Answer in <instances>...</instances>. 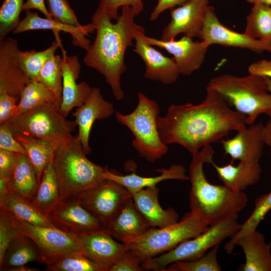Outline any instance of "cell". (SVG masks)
Masks as SVG:
<instances>
[{
    "label": "cell",
    "mask_w": 271,
    "mask_h": 271,
    "mask_svg": "<svg viewBox=\"0 0 271 271\" xmlns=\"http://www.w3.org/2000/svg\"><path fill=\"white\" fill-rule=\"evenodd\" d=\"M34 261L44 263L37 245L30 238L20 233L9 244L0 262V270H9L13 267Z\"/></svg>",
    "instance_id": "29"
},
{
    "label": "cell",
    "mask_w": 271,
    "mask_h": 271,
    "mask_svg": "<svg viewBox=\"0 0 271 271\" xmlns=\"http://www.w3.org/2000/svg\"><path fill=\"white\" fill-rule=\"evenodd\" d=\"M239 246L245 256L243 271H271V242L266 243L263 234L255 230L238 238L235 246Z\"/></svg>",
    "instance_id": "25"
},
{
    "label": "cell",
    "mask_w": 271,
    "mask_h": 271,
    "mask_svg": "<svg viewBox=\"0 0 271 271\" xmlns=\"http://www.w3.org/2000/svg\"><path fill=\"white\" fill-rule=\"evenodd\" d=\"M19 99L6 93H0V125L7 123L17 114Z\"/></svg>",
    "instance_id": "46"
},
{
    "label": "cell",
    "mask_w": 271,
    "mask_h": 271,
    "mask_svg": "<svg viewBox=\"0 0 271 271\" xmlns=\"http://www.w3.org/2000/svg\"><path fill=\"white\" fill-rule=\"evenodd\" d=\"M39 187L35 169L27 155L17 153L16 163L10 187L33 200Z\"/></svg>",
    "instance_id": "31"
},
{
    "label": "cell",
    "mask_w": 271,
    "mask_h": 271,
    "mask_svg": "<svg viewBox=\"0 0 271 271\" xmlns=\"http://www.w3.org/2000/svg\"><path fill=\"white\" fill-rule=\"evenodd\" d=\"M14 136H26L46 141L55 149L70 140L77 126L69 120L60 107L46 103L14 116L8 122Z\"/></svg>",
    "instance_id": "6"
},
{
    "label": "cell",
    "mask_w": 271,
    "mask_h": 271,
    "mask_svg": "<svg viewBox=\"0 0 271 271\" xmlns=\"http://www.w3.org/2000/svg\"><path fill=\"white\" fill-rule=\"evenodd\" d=\"M209 225L199 212L190 210L177 222L163 228L151 227L144 234L125 244L142 263L197 236Z\"/></svg>",
    "instance_id": "7"
},
{
    "label": "cell",
    "mask_w": 271,
    "mask_h": 271,
    "mask_svg": "<svg viewBox=\"0 0 271 271\" xmlns=\"http://www.w3.org/2000/svg\"><path fill=\"white\" fill-rule=\"evenodd\" d=\"M211 164L223 185L235 192H243L247 187L257 184L260 180L262 169L259 163L253 164L240 161L236 166L229 164L219 166L213 160Z\"/></svg>",
    "instance_id": "27"
},
{
    "label": "cell",
    "mask_w": 271,
    "mask_h": 271,
    "mask_svg": "<svg viewBox=\"0 0 271 271\" xmlns=\"http://www.w3.org/2000/svg\"><path fill=\"white\" fill-rule=\"evenodd\" d=\"M249 74L271 79V60L261 59L251 63L248 68Z\"/></svg>",
    "instance_id": "48"
},
{
    "label": "cell",
    "mask_w": 271,
    "mask_h": 271,
    "mask_svg": "<svg viewBox=\"0 0 271 271\" xmlns=\"http://www.w3.org/2000/svg\"><path fill=\"white\" fill-rule=\"evenodd\" d=\"M200 104H172L157 123L160 136L167 145L177 144L191 154L220 142L232 130L245 127L246 117L229 107L222 96L206 88Z\"/></svg>",
    "instance_id": "1"
},
{
    "label": "cell",
    "mask_w": 271,
    "mask_h": 271,
    "mask_svg": "<svg viewBox=\"0 0 271 271\" xmlns=\"http://www.w3.org/2000/svg\"><path fill=\"white\" fill-rule=\"evenodd\" d=\"M144 38L150 45L165 49L172 54L180 75H190L200 68L211 46L206 41H194L185 35L178 40L163 41L146 35Z\"/></svg>",
    "instance_id": "13"
},
{
    "label": "cell",
    "mask_w": 271,
    "mask_h": 271,
    "mask_svg": "<svg viewBox=\"0 0 271 271\" xmlns=\"http://www.w3.org/2000/svg\"><path fill=\"white\" fill-rule=\"evenodd\" d=\"M206 88L218 92L229 105L245 116L248 125L254 123L259 115L271 112V93L262 76L221 74L211 78Z\"/></svg>",
    "instance_id": "5"
},
{
    "label": "cell",
    "mask_w": 271,
    "mask_h": 271,
    "mask_svg": "<svg viewBox=\"0 0 271 271\" xmlns=\"http://www.w3.org/2000/svg\"><path fill=\"white\" fill-rule=\"evenodd\" d=\"M238 214L228 216L210 224L197 236L185 240L173 249L148 259L142 263L144 270L166 271L167 266L178 261L192 260L204 255L208 250L239 230Z\"/></svg>",
    "instance_id": "9"
},
{
    "label": "cell",
    "mask_w": 271,
    "mask_h": 271,
    "mask_svg": "<svg viewBox=\"0 0 271 271\" xmlns=\"http://www.w3.org/2000/svg\"><path fill=\"white\" fill-rule=\"evenodd\" d=\"M51 17L64 24L81 27L74 12L67 0H46Z\"/></svg>",
    "instance_id": "41"
},
{
    "label": "cell",
    "mask_w": 271,
    "mask_h": 271,
    "mask_svg": "<svg viewBox=\"0 0 271 271\" xmlns=\"http://www.w3.org/2000/svg\"><path fill=\"white\" fill-rule=\"evenodd\" d=\"M15 137L25 149L32 163L39 185L46 166L54 156L55 149L49 143L37 139L20 136Z\"/></svg>",
    "instance_id": "33"
},
{
    "label": "cell",
    "mask_w": 271,
    "mask_h": 271,
    "mask_svg": "<svg viewBox=\"0 0 271 271\" xmlns=\"http://www.w3.org/2000/svg\"><path fill=\"white\" fill-rule=\"evenodd\" d=\"M220 244H217L202 256L192 260L178 261L169 265L166 271H220L217 259Z\"/></svg>",
    "instance_id": "39"
},
{
    "label": "cell",
    "mask_w": 271,
    "mask_h": 271,
    "mask_svg": "<svg viewBox=\"0 0 271 271\" xmlns=\"http://www.w3.org/2000/svg\"><path fill=\"white\" fill-rule=\"evenodd\" d=\"M46 103L55 104L60 107L57 97L51 90L38 81L31 80L21 94L17 114Z\"/></svg>",
    "instance_id": "34"
},
{
    "label": "cell",
    "mask_w": 271,
    "mask_h": 271,
    "mask_svg": "<svg viewBox=\"0 0 271 271\" xmlns=\"http://www.w3.org/2000/svg\"><path fill=\"white\" fill-rule=\"evenodd\" d=\"M61 57L55 55L42 68L38 80L55 95L61 105L62 99V70Z\"/></svg>",
    "instance_id": "38"
},
{
    "label": "cell",
    "mask_w": 271,
    "mask_h": 271,
    "mask_svg": "<svg viewBox=\"0 0 271 271\" xmlns=\"http://www.w3.org/2000/svg\"><path fill=\"white\" fill-rule=\"evenodd\" d=\"M209 0H190L171 10V20L163 30V41L174 40L180 34L191 38L201 37Z\"/></svg>",
    "instance_id": "14"
},
{
    "label": "cell",
    "mask_w": 271,
    "mask_h": 271,
    "mask_svg": "<svg viewBox=\"0 0 271 271\" xmlns=\"http://www.w3.org/2000/svg\"><path fill=\"white\" fill-rule=\"evenodd\" d=\"M263 138L265 145L269 148L271 154V118L263 125Z\"/></svg>",
    "instance_id": "51"
},
{
    "label": "cell",
    "mask_w": 271,
    "mask_h": 271,
    "mask_svg": "<svg viewBox=\"0 0 271 271\" xmlns=\"http://www.w3.org/2000/svg\"><path fill=\"white\" fill-rule=\"evenodd\" d=\"M24 0H3L0 9V40L7 37L19 25Z\"/></svg>",
    "instance_id": "40"
},
{
    "label": "cell",
    "mask_w": 271,
    "mask_h": 271,
    "mask_svg": "<svg viewBox=\"0 0 271 271\" xmlns=\"http://www.w3.org/2000/svg\"><path fill=\"white\" fill-rule=\"evenodd\" d=\"M0 149L27 155L25 149L16 139L7 122L0 125Z\"/></svg>",
    "instance_id": "45"
},
{
    "label": "cell",
    "mask_w": 271,
    "mask_h": 271,
    "mask_svg": "<svg viewBox=\"0 0 271 271\" xmlns=\"http://www.w3.org/2000/svg\"><path fill=\"white\" fill-rule=\"evenodd\" d=\"M16 159L17 153L0 149V179H12Z\"/></svg>",
    "instance_id": "47"
},
{
    "label": "cell",
    "mask_w": 271,
    "mask_h": 271,
    "mask_svg": "<svg viewBox=\"0 0 271 271\" xmlns=\"http://www.w3.org/2000/svg\"><path fill=\"white\" fill-rule=\"evenodd\" d=\"M15 226L37 245L47 265L73 252L80 251L74 232L56 226L33 225L23 221L11 213Z\"/></svg>",
    "instance_id": "10"
},
{
    "label": "cell",
    "mask_w": 271,
    "mask_h": 271,
    "mask_svg": "<svg viewBox=\"0 0 271 271\" xmlns=\"http://www.w3.org/2000/svg\"><path fill=\"white\" fill-rule=\"evenodd\" d=\"M159 190L156 186L145 188L132 194L138 210L152 228H163L178 221L179 216L172 208L163 209L160 205Z\"/></svg>",
    "instance_id": "24"
},
{
    "label": "cell",
    "mask_w": 271,
    "mask_h": 271,
    "mask_svg": "<svg viewBox=\"0 0 271 271\" xmlns=\"http://www.w3.org/2000/svg\"><path fill=\"white\" fill-rule=\"evenodd\" d=\"M48 218L55 226L72 232L103 228L99 220L77 197L61 201Z\"/></svg>",
    "instance_id": "20"
},
{
    "label": "cell",
    "mask_w": 271,
    "mask_h": 271,
    "mask_svg": "<svg viewBox=\"0 0 271 271\" xmlns=\"http://www.w3.org/2000/svg\"><path fill=\"white\" fill-rule=\"evenodd\" d=\"M114 112L113 104L103 98L100 88L92 87L83 104L72 113L78 127L77 136L86 155L91 152L89 140L94 122L109 117Z\"/></svg>",
    "instance_id": "18"
},
{
    "label": "cell",
    "mask_w": 271,
    "mask_h": 271,
    "mask_svg": "<svg viewBox=\"0 0 271 271\" xmlns=\"http://www.w3.org/2000/svg\"><path fill=\"white\" fill-rule=\"evenodd\" d=\"M46 268L50 271H108L106 267L94 261L81 251L63 256L47 265Z\"/></svg>",
    "instance_id": "37"
},
{
    "label": "cell",
    "mask_w": 271,
    "mask_h": 271,
    "mask_svg": "<svg viewBox=\"0 0 271 271\" xmlns=\"http://www.w3.org/2000/svg\"><path fill=\"white\" fill-rule=\"evenodd\" d=\"M138 105L132 112L123 114L115 111V116L120 124L127 127L132 133L134 139L131 146L139 156L154 163L168 151V145L161 139L157 126L160 106L142 92H138Z\"/></svg>",
    "instance_id": "8"
},
{
    "label": "cell",
    "mask_w": 271,
    "mask_h": 271,
    "mask_svg": "<svg viewBox=\"0 0 271 271\" xmlns=\"http://www.w3.org/2000/svg\"><path fill=\"white\" fill-rule=\"evenodd\" d=\"M0 208L28 223L39 226H55L40 212L32 200L12 189L0 196Z\"/></svg>",
    "instance_id": "28"
},
{
    "label": "cell",
    "mask_w": 271,
    "mask_h": 271,
    "mask_svg": "<svg viewBox=\"0 0 271 271\" xmlns=\"http://www.w3.org/2000/svg\"><path fill=\"white\" fill-rule=\"evenodd\" d=\"M136 14L129 6L121 7V14L113 23L106 13L98 8L91 18L96 31L92 43L86 50L84 64L101 74L117 100L124 98L121 76L126 70L124 55L132 45L138 31L142 27L134 21Z\"/></svg>",
    "instance_id": "2"
},
{
    "label": "cell",
    "mask_w": 271,
    "mask_h": 271,
    "mask_svg": "<svg viewBox=\"0 0 271 271\" xmlns=\"http://www.w3.org/2000/svg\"><path fill=\"white\" fill-rule=\"evenodd\" d=\"M243 33L253 39L271 43V6L253 4L246 17Z\"/></svg>",
    "instance_id": "32"
},
{
    "label": "cell",
    "mask_w": 271,
    "mask_h": 271,
    "mask_svg": "<svg viewBox=\"0 0 271 271\" xmlns=\"http://www.w3.org/2000/svg\"><path fill=\"white\" fill-rule=\"evenodd\" d=\"M271 210V191L261 195L255 201L254 208L250 216L241 224L238 231L230 237L229 241L224 246V248L228 254H231L235 248V242L240 236L256 230L261 221L267 213Z\"/></svg>",
    "instance_id": "36"
},
{
    "label": "cell",
    "mask_w": 271,
    "mask_h": 271,
    "mask_svg": "<svg viewBox=\"0 0 271 271\" xmlns=\"http://www.w3.org/2000/svg\"><path fill=\"white\" fill-rule=\"evenodd\" d=\"M131 196V194L120 184L104 179L77 198L99 220L102 227L106 229L121 207Z\"/></svg>",
    "instance_id": "11"
},
{
    "label": "cell",
    "mask_w": 271,
    "mask_h": 271,
    "mask_svg": "<svg viewBox=\"0 0 271 271\" xmlns=\"http://www.w3.org/2000/svg\"><path fill=\"white\" fill-rule=\"evenodd\" d=\"M151 228L131 197L124 202L106 229L115 239L126 243L144 234Z\"/></svg>",
    "instance_id": "23"
},
{
    "label": "cell",
    "mask_w": 271,
    "mask_h": 271,
    "mask_svg": "<svg viewBox=\"0 0 271 271\" xmlns=\"http://www.w3.org/2000/svg\"><path fill=\"white\" fill-rule=\"evenodd\" d=\"M61 64L62 70V99L60 109L67 117L74 108L82 106L89 94L92 87L86 82L77 83L81 66L79 58L75 55L69 56L62 50Z\"/></svg>",
    "instance_id": "21"
},
{
    "label": "cell",
    "mask_w": 271,
    "mask_h": 271,
    "mask_svg": "<svg viewBox=\"0 0 271 271\" xmlns=\"http://www.w3.org/2000/svg\"><path fill=\"white\" fill-rule=\"evenodd\" d=\"M140 259L128 249L125 250L109 268L108 271H141Z\"/></svg>",
    "instance_id": "44"
},
{
    "label": "cell",
    "mask_w": 271,
    "mask_h": 271,
    "mask_svg": "<svg viewBox=\"0 0 271 271\" xmlns=\"http://www.w3.org/2000/svg\"><path fill=\"white\" fill-rule=\"evenodd\" d=\"M200 38L210 45L218 44L247 49L258 54L264 52L271 53V43L253 39L243 33L227 28L219 21L213 7L209 5L206 10Z\"/></svg>",
    "instance_id": "12"
},
{
    "label": "cell",
    "mask_w": 271,
    "mask_h": 271,
    "mask_svg": "<svg viewBox=\"0 0 271 271\" xmlns=\"http://www.w3.org/2000/svg\"><path fill=\"white\" fill-rule=\"evenodd\" d=\"M77 136L56 150L53 166L62 200L77 197L104 179L106 168L90 161Z\"/></svg>",
    "instance_id": "4"
},
{
    "label": "cell",
    "mask_w": 271,
    "mask_h": 271,
    "mask_svg": "<svg viewBox=\"0 0 271 271\" xmlns=\"http://www.w3.org/2000/svg\"><path fill=\"white\" fill-rule=\"evenodd\" d=\"M248 3L252 4H261L271 6V0H246Z\"/></svg>",
    "instance_id": "53"
},
{
    "label": "cell",
    "mask_w": 271,
    "mask_h": 271,
    "mask_svg": "<svg viewBox=\"0 0 271 271\" xmlns=\"http://www.w3.org/2000/svg\"><path fill=\"white\" fill-rule=\"evenodd\" d=\"M161 175L155 177H144L136 173L121 175L111 172L106 168L104 179L112 180L125 188L131 195L146 187L156 186L159 183L167 180H179L188 181L189 176L186 174V169L181 164H172L167 168H161L156 170Z\"/></svg>",
    "instance_id": "26"
},
{
    "label": "cell",
    "mask_w": 271,
    "mask_h": 271,
    "mask_svg": "<svg viewBox=\"0 0 271 271\" xmlns=\"http://www.w3.org/2000/svg\"><path fill=\"white\" fill-rule=\"evenodd\" d=\"M58 47L64 49L62 44L57 40L46 49L37 51L35 50L18 51L20 63L31 80H37L40 72L46 63L55 55Z\"/></svg>",
    "instance_id": "35"
},
{
    "label": "cell",
    "mask_w": 271,
    "mask_h": 271,
    "mask_svg": "<svg viewBox=\"0 0 271 271\" xmlns=\"http://www.w3.org/2000/svg\"><path fill=\"white\" fill-rule=\"evenodd\" d=\"M53 159L54 157L46 166L37 192L32 200L36 207L47 217L62 201L53 166Z\"/></svg>",
    "instance_id": "30"
},
{
    "label": "cell",
    "mask_w": 271,
    "mask_h": 271,
    "mask_svg": "<svg viewBox=\"0 0 271 271\" xmlns=\"http://www.w3.org/2000/svg\"><path fill=\"white\" fill-rule=\"evenodd\" d=\"M263 125L261 122L254 123L237 131L231 139H222L219 142L225 154L230 156L232 161L238 160L246 163H259L265 145Z\"/></svg>",
    "instance_id": "19"
},
{
    "label": "cell",
    "mask_w": 271,
    "mask_h": 271,
    "mask_svg": "<svg viewBox=\"0 0 271 271\" xmlns=\"http://www.w3.org/2000/svg\"><path fill=\"white\" fill-rule=\"evenodd\" d=\"M39 270L38 268L29 267L25 265L13 267L9 269V271H36Z\"/></svg>",
    "instance_id": "52"
},
{
    "label": "cell",
    "mask_w": 271,
    "mask_h": 271,
    "mask_svg": "<svg viewBox=\"0 0 271 271\" xmlns=\"http://www.w3.org/2000/svg\"><path fill=\"white\" fill-rule=\"evenodd\" d=\"M37 10L42 13L46 18L53 20L51 17L45 3V0H27L24 3L23 10L25 12Z\"/></svg>",
    "instance_id": "50"
},
{
    "label": "cell",
    "mask_w": 271,
    "mask_h": 271,
    "mask_svg": "<svg viewBox=\"0 0 271 271\" xmlns=\"http://www.w3.org/2000/svg\"><path fill=\"white\" fill-rule=\"evenodd\" d=\"M124 6L131 7L136 16L140 15L144 8L142 0H99L98 7L104 11L112 20L116 21L119 16L118 9Z\"/></svg>",
    "instance_id": "43"
},
{
    "label": "cell",
    "mask_w": 271,
    "mask_h": 271,
    "mask_svg": "<svg viewBox=\"0 0 271 271\" xmlns=\"http://www.w3.org/2000/svg\"><path fill=\"white\" fill-rule=\"evenodd\" d=\"M189 166L191 182L190 207L196 210L209 225L233 214H238L246 205L247 197L243 192L233 191L224 185L210 183L203 171L204 163L213 160L210 145L191 154Z\"/></svg>",
    "instance_id": "3"
},
{
    "label": "cell",
    "mask_w": 271,
    "mask_h": 271,
    "mask_svg": "<svg viewBox=\"0 0 271 271\" xmlns=\"http://www.w3.org/2000/svg\"><path fill=\"white\" fill-rule=\"evenodd\" d=\"M0 208L1 262L10 243L21 232L14 225L10 212Z\"/></svg>",
    "instance_id": "42"
},
{
    "label": "cell",
    "mask_w": 271,
    "mask_h": 271,
    "mask_svg": "<svg viewBox=\"0 0 271 271\" xmlns=\"http://www.w3.org/2000/svg\"><path fill=\"white\" fill-rule=\"evenodd\" d=\"M80 251L86 256L109 268L127 249L125 243L116 241L105 228L74 232Z\"/></svg>",
    "instance_id": "15"
},
{
    "label": "cell",
    "mask_w": 271,
    "mask_h": 271,
    "mask_svg": "<svg viewBox=\"0 0 271 271\" xmlns=\"http://www.w3.org/2000/svg\"><path fill=\"white\" fill-rule=\"evenodd\" d=\"M264 78L267 90L271 93V79L266 77H264ZM268 116L270 117V118H271V112L268 115Z\"/></svg>",
    "instance_id": "54"
},
{
    "label": "cell",
    "mask_w": 271,
    "mask_h": 271,
    "mask_svg": "<svg viewBox=\"0 0 271 271\" xmlns=\"http://www.w3.org/2000/svg\"><path fill=\"white\" fill-rule=\"evenodd\" d=\"M190 0H158L150 17V21L156 20L162 13L168 9H172L176 6H181Z\"/></svg>",
    "instance_id": "49"
},
{
    "label": "cell",
    "mask_w": 271,
    "mask_h": 271,
    "mask_svg": "<svg viewBox=\"0 0 271 271\" xmlns=\"http://www.w3.org/2000/svg\"><path fill=\"white\" fill-rule=\"evenodd\" d=\"M25 13L24 18L20 21L13 32L14 34L32 30H50L53 32L55 39L62 44L59 33L62 31L71 36L74 45L86 50L90 44V40L87 37L89 33L95 31V27L92 23L77 27L62 23L54 19L42 18L37 12L29 11L25 12Z\"/></svg>",
    "instance_id": "22"
},
{
    "label": "cell",
    "mask_w": 271,
    "mask_h": 271,
    "mask_svg": "<svg viewBox=\"0 0 271 271\" xmlns=\"http://www.w3.org/2000/svg\"><path fill=\"white\" fill-rule=\"evenodd\" d=\"M17 40L6 37L0 40V93L20 98L25 87L31 81L18 59Z\"/></svg>",
    "instance_id": "17"
},
{
    "label": "cell",
    "mask_w": 271,
    "mask_h": 271,
    "mask_svg": "<svg viewBox=\"0 0 271 271\" xmlns=\"http://www.w3.org/2000/svg\"><path fill=\"white\" fill-rule=\"evenodd\" d=\"M143 26L138 31L132 51L139 55L145 64V77L164 84L175 82L180 75L173 58L168 57L148 44L144 38Z\"/></svg>",
    "instance_id": "16"
}]
</instances>
